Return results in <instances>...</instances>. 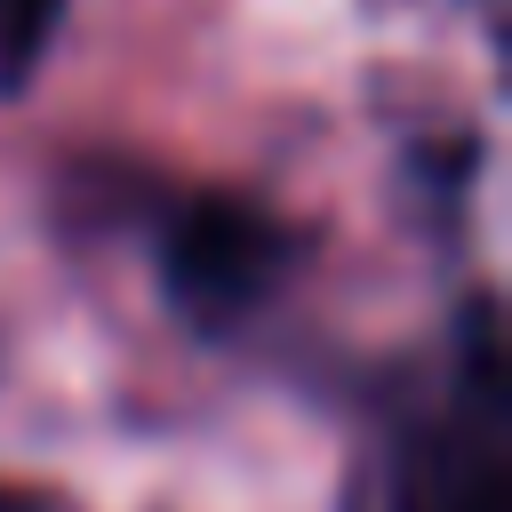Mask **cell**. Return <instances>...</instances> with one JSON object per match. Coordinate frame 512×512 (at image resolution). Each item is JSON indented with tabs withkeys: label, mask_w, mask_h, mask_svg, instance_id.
Instances as JSON below:
<instances>
[{
	"label": "cell",
	"mask_w": 512,
	"mask_h": 512,
	"mask_svg": "<svg viewBox=\"0 0 512 512\" xmlns=\"http://www.w3.org/2000/svg\"><path fill=\"white\" fill-rule=\"evenodd\" d=\"M288 256H296V240L264 208L224 200V192H192L160 224V280H168L176 312H192L200 328H232L240 312H256L280 288Z\"/></svg>",
	"instance_id": "2"
},
{
	"label": "cell",
	"mask_w": 512,
	"mask_h": 512,
	"mask_svg": "<svg viewBox=\"0 0 512 512\" xmlns=\"http://www.w3.org/2000/svg\"><path fill=\"white\" fill-rule=\"evenodd\" d=\"M56 24V0H0V80H16Z\"/></svg>",
	"instance_id": "3"
},
{
	"label": "cell",
	"mask_w": 512,
	"mask_h": 512,
	"mask_svg": "<svg viewBox=\"0 0 512 512\" xmlns=\"http://www.w3.org/2000/svg\"><path fill=\"white\" fill-rule=\"evenodd\" d=\"M384 512H512V456H504V360L488 312H472L464 376L440 416H424L400 456Z\"/></svg>",
	"instance_id": "1"
},
{
	"label": "cell",
	"mask_w": 512,
	"mask_h": 512,
	"mask_svg": "<svg viewBox=\"0 0 512 512\" xmlns=\"http://www.w3.org/2000/svg\"><path fill=\"white\" fill-rule=\"evenodd\" d=\"M0 512H56L48 488H24V480H0Z\"/></svg>",
	"instance_id": "4"
}]
</instances>
